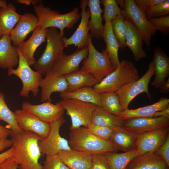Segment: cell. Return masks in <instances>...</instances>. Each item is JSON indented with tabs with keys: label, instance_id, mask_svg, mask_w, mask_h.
Instances as JSON below:
<instances>
[{
	"label": "cell",
	"instance_id": "obj_1",
	"mask_svg": "<svg viewBox=\"0 0 169 169\" xmlns=\"http://www.w3.org/2000/svg\"><path fill=\"white\" fill-rule=\"evenodd\" d=\"M13 151L12 157L19 169H42L39 162L42 154L38 142L43 138L29 131L10 136Z\"/></svg>",
	"mask_w": 169,
	"mask_h": 169
},
{
	"label": "cell",
	"instance_id": "obj_2",
	"mask_svg": "<svg viewBox=\"0 0 169 169\" xmlns=\"http://www.w3.org/2000/svg\"><path fill=\"white\" fill-rule=\"evenodd\" d=\"M68 142L71 149L92 155L118 150L110 141L95 136L84 126L70 129Z\"/></svg>",
	"mask_w": 169,
	"mask_h": 169
},
{
	"label": "cell",
	"instance_id": "obj_3",
	"mask_svg": "<svg viewBox=\"0 0 169 169\" xmlns=\"http://www.w3.org/2000/svg\"><path fill=\"white\" fill-rule=\"evenodd\" d=\"M33 9L38 18V26L43 29L58 28L60 34L64 36L65 29L73 28L80 17L79 9L76 7L64 14L45 7L42 3L34 5Z\"/></svg>",
	"mask_w": 169,
	"mask_h": 169
},
{
	"label": "cell",
	"instance_id": "obj_4",
	"mask_svg": "<svg viewBox=\"0 0 169 169\" xmlns=\"http://www.w3.org/2000/svg\"><path fill=\"white\" fill-rule=\"evenodd\" d=\"M139 79L138 70L131 62L123 60L117 68L92 87L97 93L116 92L123 86Z\"/></svg>",
	"mask_w": 169,
	"mask_h": 169
},
{
	"label": "cell",
	"instance_id": "obj_5",
	"mask_svg": "<svg viewBox=\"0 0 169 169\" xmlns=\"http://www.w3.org/2000/svg\"><path fill=\"white\" fill-rule=\"evenodd\" d=\"M64 37L55 28L47 29L45 49L40 58L33 65L36 71L42 75H45L49 72L64 53V50L65 47Z\"/></svg>",
	"mask_w": 169,
	"mask_h": 169
},
{
	"label": "cell",
	"instance_id": "obj_6",
	"mask_svg": "<svg viewBox=\"0 0 169 169\" xmlns=\"http://www.w3.org/2000/svg\"><path fill=\"white\" fill-rule=\"evenodd\" d=\"M88 53L80 70L93 76L98 83L113 72L114 68L105 49L101 52L96 50L90 36L88 46Z\"/></svg>",
	"mask_w": 169,
	"mask_h": 169
},
{
	"label": "cell",
	"instance_id": "obj_7",
	"mask_svg": "<svg viewBox=\"0 0 169 169\" xmlns=\"http://www.w3.org/2000/svg\"><path fill=\"white\" fill-rule=\"evenodd\" d=\"M17 48L19 58L18 67L16 69H8V75H15L21 81L23 87L20 92L21 96L28 98L31 91L33 97H35L38 93L43 79L42 75L38 71L32 69L18 47Z\"/></svg>",
	"mask_w": 169,
	"mask_h": 169
},
{
	"label": "cell",
	"instance_id": "obj_8",
	"mask_svg": "<svg viewBox=\"0 0 169 169\" xmlns=\"http://www.w3.org/2000/svg\"><path fill=\"white\" fill-rule=\"evenodd\" d=\"M121 13L126 19L132 23L141 34L143 41L150 49L152 36L156 30L150 22L146 14L136 5L134 0H125Z\"/></svg>",
	"mask_w": 169,
	"mask_h": 169
},
{
	"label": "cell",
	"instance_id": "obj_9",
	"mask_svg": "<svg viewBox=\"0 0 169 169\" xmlns=\"http://www.w3.org/2000/svg\"><path fill=\"white\" fill-rule=\"evenodd\" d=\"M57 103L64 109L67 115L70 117V130L82 126L87 127L92 124L93 113L97 105L72 99H62Z\"/></svg>",
	"mask_w": 169,
	"mask_h": 169
},
{
	"label": "cell",
	"instance_id": "obj_10",
	"mask_svg": "<svg viewBox=\"0 0 169 169\" xmlns=\"http://www.w3.org/2000/svg\"><path fill=\"white\" fill-rule=\"evenodd\" d=\"M155 65L151 62L146 73L140 79L123 86L116 92L118 95L121 108L123 110L128 108L132 100L141 93H146L148 98L151 99L148 85L151 78L154 75Z\"/></svg>",
	"mask_w": 169,
	"mask_h": 169
},
{
	"label": "cell",
	"instance_id": "obj_11",
	"mask_svg": "<svg viewBox=\"0 0 169 169\" xmlns=\"http://www.w3.org/2000/svg\"><path fill=\"white\" fill-rule=\"evenodd\" d=\"M65 120L63 117L50 124V129L47 136L38 142L42 155L52 156L58 154L62 151L71 150L68 141L59 134L60 127Z\"/></svg>",
	"mask_w": 169,
	"mask_h": 169
},
{
	"label": "cell",
	"instance_id": "obj_12",
	"mask_svg": "<svg viewBox=\"0 0 169 169\" xmlns=\"http://www.w3.org/2000/svg\"><path fill=\"white\" fill-rule=\"evenodd\" d=\"M88 47L81 49H77L72 54L67 55L64 52L55 63L44 79L60 77L79 69L81 61L87 56Z\"/></svg>",
	"mask_w": 169,
	"mask_h": 169
},
{
	"label": "cell",
	"instance_id": "obj_13",
	"mask_svg": "<svg viewBox=\"0 0 169 169\" xmlns=\"http://www.w3.org/2000/svg\"><path fill=\"white\" fill-rule=\"evenodd\" d=\"M80 7L81 10V20L76 30L69 38L64 36L63 39L65 48L73 45L77 49H81L88 47L90 36L88 24L90 19V11L87 7V0H80Z\"/></svg>",
	"mask_w": 169,
	"mask_h": 169
},
{
	"label": "cell",
	"instance_id": "obj_14",
	"mask_svg": "<svg viewBox=\"0 0 169 169\" xmlns=\"http://www.w3.org/2000/svg\"><path fill=\"white\" fill-rule=\"evenodd\" d=\"M169 131L168 126L136 135V147L140 155L154 152L165 141Z\"/></svg>",
	"mask_w": 169,
	"mask_h": 169
},
{
	"label": "cell",
	"instance_id": "obj_15",
	"mask_svg": "<svg viewBox=\"0 0 169 169\" xmlns=\"http://www.w3.org/2000/svg\"><path fill=\"white\" fill-rule=\"evenodd\" d=\"M18 125L23 131H29L41 136L43 139L48 136L50 124L44 122L24 109L17 110L14 112Z\"/></svg>",
	"mask_w": 169,
	"mask_h": 169
},
{
	"label": "cell",
	"instance_id": "obj_16",
	"mask_svg": "<svg viewBox=\"0 0 169 169\" xmlns=\"http://www.w3.org/2000/svg\"><path fill=\"white\" fill-rule=\"evenodd\" d=\"M22 108L32 113L42 121L49 124L62 117L65 110L57 103L54 104L49 101L37 105H32L29 102H24Z\"/></svg>",
	"mask_w": 169,
	"mask_h": 169
},
{
	"label": "cell",
	"instance_id": "obj_17",
	"mask_svg": "<svg viewBox=\"0 0 169 169\" xmlns=\"http://www.w3.org/2000/svg\"><path fill=\"white\" fill-rule=\"evenodd\" d=\"M169 116L135 117L124 120L123 127L137 135L169 126Z\"/></svg>",
	"mask_w": 169,
	"mask_h": 169
},
{
	"label": "cell",
	"instance_id": "obj_18",
	"mask_svg": "<svg viewBox=\"0 0 169 169\" xmlns=\"http://www.w3.org/2000/svg\"><path fill=\"white\" fill-rule=\"evenodd\" d=\"M38 22L36 16L32 13L21 15L17 25L9 34L13 45L18 47L24 42L28 34L37 27Z\"/></svg>",
	"mask_w": 169,
	"mask_h": 169
},
{
	"label": "cell",
	"instance_id": "obj_19",
	"mask_svg": "<svg viewBox=\"0 0 169 169\" xmlns=\"http://www.w3.org/2000/svg\"><path fill=\"white\" fill-rule=\"evenodd\" d=\"M47 29H43L37 26L29 38L18 47L29 66L33 65L36 61L34 57L36 50L40 44L46 41Z\"/></svg>",
	"mask_w": 169,
	"mask_h": 169
},
{
	"label": "cell",
	"instance_id": "obj_20",
	"mask_svg": "<svg viewBox=\"0 0 169 169\" xmlns=\"http://www.w3.org/2000/svg\"><path fill=\"white\" fill-rule=\"evenodd\" d=\"M153 61L155 65V77L151 84L155 89H159L169 74V57L159 47L154 52Z\"/></svg>",
	"mask_w": 169,
	"mask_h": 169
},
{
	"label": "cell",
	"instance_id": "obj_21",
	"mask_svg": "<svg viewBox=\"0 0 169 169\" xmlns=\"http://www.w3.org/2000/svg\"><path fill=\"white\" fill-rule=\"evenodd\" d=\"M58 155L70 169H90L92 155L84 152L71 149L63 151Z\"/></svg>",
	"mask_w": 169,
	"mask_h": 169
},
{
	"label": "cell",
	"instance_id": "obj_22",
	"mask_svg": "<svg viewBox=\"0 0 169 169\" xmlns=\"http://www.w3.org/2000/svg\"><path fill=\"white\" fill-rule=\"evenodd\" d=\"M10 35L0 38V67L9 69L18 64L19 56L17 47L11 45Z\"/></svg>",
	"mask_w": 169,
	"mask_h": 169
},
{
	"label": "cell",
	"instance_id": "obj_23",
	"mask_svg": "<svg viewBox=\"0 0 169 169\" xmlns=\"http://www.w3.org/2000/svg\"><path fill=\"white\" fill-rule=\"evenodd\" d=\"M168 167L161 157L155 152H150L135 157L125 169H166Z\"/></svg>",
	"mask_w": 169,
	"mask_h": 169
},
{
	"label": "cell",
	"instance_id": "obj_24",
	"mask_svg": "<svg viewBox=\"0 0 169 169\" xmlns=\"http://www.w3.org/2000/svg\"><path fill=\"white\" fill-rule=\"evenodd\" d=\"M100 1L99 0H88L87 7L90 11V18L88 27L91 38L97 39L103 38L104 26L102 23Z\"/></svg>",
	"mask_w": 169,
	"mask_h": 169
},
{
	"label": "cell",
	"instance_id": "obj_25",
	"mask_svg": "<svg viewBox=\"0 0 169 169\" xmlns=\"http://www.w3.org/2000/svg\"><path fill=\"white\" fill-rule=\"evenodd\" d=\"M126 28L125 37L126 47L131 50L134 59L138 61L147 57L143 48V40L142 36L134 25L125 19Z\"/></svg>",
	"mask_w": 169,
	"mask_h": 169
},
{
	"label": "cell",
	"instance_id": "obj_26",
	"mask_svg": "<svg viewBox=\"0 0 169 169\" xmlns=\"http://www.w3.org/2000/svg\"><path fill=\"white\" fill-rule=\"evenodd\" d=\"M168 108H169V99L162 98L151 105L135 109L128 108L123 110L120 117L123 120L135 117L151 118L156 112Z\"/></svg>",
	"mask_w": 169,
	"mask_h": 169
},
{
	"label": "cell",
	"instance_id": "obj_27",
	"mask_svg": "<svg viewBox=\"0 0 169 169\" xmlns=\"http://www.w3.org/2000/svg\"><path fill=\"white\" fill-rule=\"evenodd\" d=\"M136 135L123 127L113 129L110 141L118 150L125 152L136 148Z\"/></svg>",
	"mask_w": 169,
	"mask_h": 169
},
{
	"label": "cell",
	"instance_id": "obj_28",
	"mask_svg": "<svg viewBox=\"0 0 169 169\" xmlns=\"http://www.w3.org/2000/svg\"><path fill=\"white\" fill-rule=\"evenodd\" d=\"M41 101L51 102V94L54 92H64L68 88V83L64 76L48 79H43L41 82Z\"/></svg>",
	"mask_w": 169,
	"mask_h": 169
},
{
	"label": "cell",
	"instance_id": "obj_29",
	"mask_svg": "<svg viewBox=\"0 0 169 169\" xmlns=\"http://www.w3.org/2000/svg\"><path fill=\"white\" fill-rule=\"evenodd\" d=\"M21 15L18 13L16 8L12 3L8 4L0 11V38L5 35H9Z\"/></svg>",
	"mask_w": 169,
	"mask_h": 169
},
{
	"label": "cell",
	"instance_id": "obj_30",
	"mask_svg": "<svg viewBox=\"0 0 169 169\" xmlns=\"http://www.w3.org/2000/svg\"><path fill=\"white\" fill-rule=\"evenodd\" d=\"M92 124L114 129L123 127L124 120L97 106L93 111L91 119Z\"/></svg>",
	"mask_w": 169,
	"mask_h": 169
},
{
	"label": "cell",
	"instance_id": "obj_31",
	"mask_svg": "<svg viewBox=\"0 0 169 169\" xmlns=\"http://www.w3.org/2000/svg\"><path fill=\"white\" fill-rule=\"evenodd\" d=\"M62 100L72 99L90 103L101 107L100 94L91 87H85L71 91L60 93Z\"/></svg>",
	"mask_w": 169,
	"mask_h": 169
},
{
	"label": "cell",
	"instance_id": "obj_32",
	"mask_svg": "<svg viewBox=\"0 0 169 169\" xmlns=\"http://www.w3.org/2000/svg\"><path fill=\"white\" fill-rule=\"evenodd\" d=\"M64 76L68 83L67 91L85 87H92L98 83L91 75L79 69L66 74Z\"/></svg>",
	"mask_w": 169,
	"mask_h": 169
},
{
	"label": "cell",
	"instance_id": "obj_33",
	"mask_svg": "<svg viewBox=\"0 0 169 169\" xmlns=\"http://www.w3.org/2000/svg\"><path fill=\"white\" fill-rule=\"evenodd\" d=\"M104 26L103 38L106 44L105 49L115 69L120 62L118 57L120 46L113 32L111 22L105 23Z\"/></svg>",
	"mask_w": 169,
	"mask_h": 169
},
{
	"label": "cell",
	"instance_id": "obj_34",
	"mask_svg": "<svg viewBox=\"0 0 169 169\" xmlns=\"http://www.w3.org/2000/svg\"><path fill=\"white\" fill-rule=\"evenodd\" d=\"M104 155L110 169H125L130 162L140 153L136 148L122 153L109 152Z\"/></svg>",
	"mask_w": 169,
	"mask_h": 169
},
{
	"label": "cell",
	"instance_id": "obj_35",
	"mask_svg": "<svg viewBox=\"0 0 169 169\" xmlns=\"http://www.w3.org/2000/svg\"><path fill=\"white\" fill-rule=\"evenodd\" d=\"M101 107L104 110L120 117L123 110L120 107L119 96L116 92L100 94Z\"/></svg>",
	"mask_w": 169,
	"mask_h": 169
},
{
	"label": "cell",
	"instance_id": "obj_36",
	"mask_svg": "<svg viewBox=\"0 0 169 169\" xmlns=\"http://www.w3.org/2000/svg\"><path fill=\"white\" fill-rule=\"evenodd\" d=\"M0 120L8 124L10 132V136L17 134L23 131L18 125L14 112L8 107L5 100L0 103Z\"/></svg>",
	"mask_w": 169,
	"mask_h": 169
},
{
	"label": "cell",
	"instance_id": "obj_37",
	"mask_svg": "<svg viewBox=\"0 0 169 169\" xmlns=\"http://www.w3.org/2000/svg\"><path fill=\"white\" fill-rule=\"evenodd\" d=\"M113 32L121 49L126 47L125 37L126 28L125 19L121 13L111 22Z\"/></svg>",
	"mask_w": 169,
	"mask_h": 169
},
{
	"label": "cell",
	"instance_id": "obj_38",
	"mask_svg": "<svg viewBox=\"0 0 169 169\" xmlns=\"http://www.w3.org/2000/svg\"><path fill=\"white\" fill-rule=\"evenodd\" d=\"M100 3L104 6L103 18L105 23H110L121 13V9L115 0H102Z\"/></svg>",
	"mask_w": 169,
	"mask_h": 169
},
{
	"label": "cell",
	"instance_id": "obj_39",
	"mask_svg": "<svg viewBox=\"0 0 169 169\" xmlns=\"http://www.w3.org/2000/svg\"><path fill=\"white\" fill-rule=\"evenodd\" d=\"M42 166V169H70L60 158L58 154L46 156Z\"/></svg>",
	"mask_w": 169,
	"mask_h": 169
},
{
	"label": "cell",
	"instance_id": "obj_40",
	"mask_svg": "<svg viewBox=\"0 0 169 169\" xmlns=\"http://www.w3.org/2000/svg\"><path fill=\"white\" fill-rule=\"evenodd\" d=\"M169 14V0H165L152 8L146 15L148 19L168 15Z\"/></svg>",
	"mask_w": 169,
	"mask_h": 169
},
{
	"label": "cell",
	"instance_id": "obj_41",
	"mask_svg": "<svg viewBox=\"0 0 169 169\" xmlns=\"http://www.w3.org/2000/svg\"><path fill=\"white\" fill-rule=\"evenodd\" d=\"M150 22L155 28L156 31L163 33L169 31V16L148 19Z\"/></svg>",
	"mask_w": 169,
	"mask_h": 169
},
{
	"label": "cell",
	"instance_id": "obj_42",
	"mask_svg": "<svg viewBox=\"0 0 169 169\" xmlns=\"http://www.w3.org/2000/svg\"><path fill=\"white\" fill-rule=\"evenodd\" d=\"M87 128L95 136L101 139L109 140L113 129L91 124Z\"/></svg>",
	"mask_w": 169,
	"mask_h": 169
},
{
	"label": "cell",
	"instance_id": "obj_43",
	"mask_svg": "<svg viewBox=\"0 0 169 169\" xmlns=\"http://www.w3.org/2000/svg\"><path fill=\"white\" fill-rule=\"evenodd\" d=\"M90 169H110L104 153L93 155Z\"/></svg>",
	"mask_w": 169,
	"mask_h": 169
},
{
	"label": "cell",
	"instance_id": "obj_44",
	"mask_svg": "<svg viewBox=\"0 0 169 169\" xmlns=\"http://www.w3.org/2000/svg\"><path fill=\"white\" fill-rule=\"evenodd\" d=\"M165 0H135L137 6L146 14L155 6Z\"/></svg>",
	"mask_w": 169,
	"mask_h": 169
},
{
	"label": "cell",
	"instance_id": "obj_45",
	"mask_svg": "<svg viewBox=\"0 0 169 169\" xmlns=\"http://www.w3.org/2000/svg\"><path fill=\"white\" fill-rule=\"evenodd\" d=\"M165 161L167 166H169V135L164 143L155 151Z\"/></svg>",
	"mask_w": 169,
	"mask_h": 169
},
{
	"label": "cell",
	"instance_id": "obj_46",
	"mask_svg": "<svg viewBox=\"0 0 169 169\" xmlns=\"http://www.w3.org/2000/svg\"><path fill=\"white\" fill-rule=\"evenodd\" d=\"M18 165L15 160L10 157L0 164V169H18Z\"/></svg>",
	"mask_w": 169,
	"mask_h": 169
},
{
	"label": "cell",
	"instance_id": "obj_47",
	"mask_svg": "<svg viewBox=\"0 0 169 169\" xmlns=\"http://www.w3.org/2000/svg\"><path fill=\"white\" fill-rule=\"evenodd\" d=\"M10 135V132L8 127L0 125V140L7 139Z\"/></svg>",
	"mask_w": 169,
	"mask_h": 169
},
{
	"label": "cell",
	"instance_id": "obj_48",
	"mask_svg": "<svg viewBox=\"0 0 169 169\" xmlns=\"http://www.w3.org/2000/svg\"><path fill=\"white\" fill-rule=\"evenodd\" d=\"M13 149L12 146L7 151L0 154V164L6 159L12 156Z\"/></svg>",
	"mask_w": 169,
	"mask_h": 169
},
{
	"label": "cell",
	"instance_id": "obj_49",
	"mask_svg": "<svg viewBox=\"0 0 169 169\" xmlns=\"http://www.w3.org/2000/svg\"><path fill=\"white\" fill-rule=\"evenodd\" d=\"M12 142L11 140L7 139L0 140V152L6 149L12 147Z\"/></svg>",
	"mask_w": 169,
	"mask_h": 169
},
{
	"label": "cell",
	"instance_id": "obj_50",
	"mask_svg": "<svg viewBox=\"0 0 169 169\" xmlns=\"http://www.w3.org/2000/svg\"><path fill=\"white\" fill-rule=\"evenodd\" d=\"M159 91L163 94H166L169 92V78L166 80L159 88Z\"/></svg>",
	"mask_w": 169,
	"mask_h": 169
},
{
	"label": "cell",
	"instance_id": "obj_51",
	"mask_svg": "<svg viewBox=\"0 0 169 169\" xmlns=\"http://www.w3.org/2000/svg\"><path fill=\"white\" fill-rule=\"evenodd\" d=\"M163 116H169V108L156 112L153 115L151 118H156Z\"/></svg>",
	"mask_w": 169,
	"mask_h": 169
},
{
	"label": "cell",
	"instance_id": "obj_52",
	"mask_svg": "<svg viewBox=\"0 0 169 169\" xmlns=\"http://www.w3.org/2000/svg\"><path fill=\"white\" fill-rule=\"evenodd\" d=\"M17 2L19 3L29 5L32 4L35 5L37 4L42 3V1L39 0H18Z\"/></svg>",
	"mask_w": 169,
	"mask_h": 169
},
{
	"label": "cell",
	"instance_id": "obj_53",
	"mask_svg": "<svg viewBox=\"0 0 169 169\" xmlns=\"http://www.w3.org/2000/svg\"><path fill=\"white\" fill-rule=\"evenodd\" d=\"M8 4L6 0H0V11L3 8L7 6Z\"/></svg>",
	"mask_w": 169,
	"mask_h": 169
},
{
	"label": "cell",
	"instance_id": "obj_54",
	"mask_svg": "<svg viewBox=\"0 0 169 169\" xmlns=\"http://www.w3.org/2000/svg\"><path fill=\"white\" fill-rule=\"evenodd\" d=\"M4 100V97L3 94L0 92V103Z\"/></svg>",
	"mask_w": 169,
	"mask_h": 169
},
{
	"label": "cell",
	"instance_id": "obj_55",
	"mask_svg": "<svg viewBox=\"0 0 169 169\" xmlns=\"http://www.w3.org/2000/svg\"><path fill=\"white\" fill-rule=\"evenodd\" d=\"M166 169H169L168 167H166Z\"/></svg>",
	"mask_w": 169,
	"mask_h": 169
}]
</instances>
